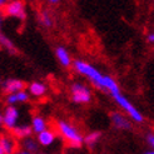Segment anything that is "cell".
Returning <instances> with one entry per match:
<instances>
[{
  "label": "cell",
  "instance_id": "6da1fadb",
  "mask_svg": "<svg viewBox=\"0 0 154 154\" xmlns=\"http://www.w3.org/2000/svg\"><path fill=\"white\" fill-rule=\"evenodd\" d=\"M73 68L79 75L87 78L93 84L94 88H97L100 91H105V85H104L105 74H103L98 68H95L94 65H91L90 63H88L85 60H82V59H75L73 61Z\"/></svg>",
  "mask_w": 154,
  "mask_h": 154
},
{
  "label": "cell",
  "instance_id": "ffe728a7",
  "mask_svg": "<svg viewBox=\"0 0 154 154\" xmlns=\"http://www.w3.org/2000/svg\"><path fill=\"white\" fill-rule=\"evenodd\" d=\"M145 140H147V143L149 144V147L154 150V133H149L147 137H145Z\"/></svg>",
  "mask_w": 154,
  "mask_h": 154
},
{
  "label": "cell",
  "instance_id": "5b68a950",
  "mask_svg": "<svg viewBox=\"0 0 154 154\" xmlns=\"http://www.w3.org/2000/svg\"><path fill=\"white\" fill-rule=\"evenodd\" d=\"M3 13L5 17L18 19L20 21H24L28 17L26 5L23 0H13V2H9L5 5Z\"/></svg>",
  "mask_w": 154,
  "mask_h": 154
},
{
  "label": "cell",
  "instance_id": "4316f807",
  "mask_svg": "<svg viewBox=\"0 0 154 154\" xmlns=\"http://www.w3.org/2000/svg\"><path fill=\"white\" fill-rule=\"evenodd\" d=\"M144 154H154V150H153V149H150V150H147V152H145Z\"/></svg>",
  "mask_w": 154,
  "mask_h": 154
},
{
  "label": "cell",
  "instance_id": "3957f363",
  "mask_svg": "<svg viewBox=\"0 0 154 154\" xmlns=\"http://www.w3.org/2000/svg\"><path fill=\"white\" fill-rule=\"evenodd\" d=\"M112 98L114 99L115 104H117L120 110L123 113H125L128 117L132 119V122L137 123V124H142L144 123V115L143 113L138 109V108L129 100V99L122 93V91H118V93H115L112 95Z\"/></svg>",
  "mask_w": 154,
  "mask_h": 154
},
{
  "label": "cell",
  "instance_id": "4fadbf2b",
  "mask_svg": "<svg viewBox=\"0 0 154 154\" xmlns=\"http://www.w3.org/2000/svg\"><path fill=\"white\" fill-rule=\"evenodd\" d=\"M36 140L39 143L40 147H44V148L51 147L57 140V133L54 132L53 129L48 128L47 130H44V132H42L36 135Z\"/></svg>",
  "mask_w": 154,
  "mask_h": 154
},
{
  "label": "cell",
  "instance_id": "ac0fdd59",
  "mask_svg": "<svg viewBox=\"0 0 154 154\" xmlns=\"http://www.w3.org/2000/svg\"><path fill=\"white\" fill-rule=\"evenodd\" d=\"M102 132H90L88 134L84 135V144L88 145L89 148H93L99 143V140L102 139Z\"/></svg>",
  "mask_w": 154,
  "mask_h": 154
},
{
  "label": "cell",
  "instance_id": "cb8c5ba5",
  "mask_svg": "<svg viewBox=\"0 0 154 154\" xmlns=\"http://www.w3.org/2000/svg\"><path fill=\"white\" fill-rule=\"evenodd\" d=\"M15 154H33V153H29V152H26L24 149H18L17 152H15Z\"/></svg>",
  "mask_w": 154,
  "mask_h": 154
},
{
  "label": "cell",
  "instance_id": "52a82bcc",
  "mask_svg": "<svg viewBox=\"0 0 154 154\" xmlns=\"http://www.w3.org/2000/svg\"><path fill=\"white\" fill-rule=\"evenodd\" d=\"M110 123H112V125L115 129L127 132V130L132 129V123L133 122L125 113H123V112H112L110 113Z\"/></svg>",
  "mask_w": 154,
  "mask_h": 154
},
{
  "label": "cell",
  "instance_id": "7a4b0ae2",
  "mask_svg": "<svg viewBox=\"0 0 154 154\" xmlns=\"http://www.w3.org/2000/svg\"><path fill=\"white\" fill-rule=\"evenodd\" d=\"M57 129L60 137L73 148H80L84 144V135L74 124L69 123L64 119L57 120Z\"/></svg>",
  "mask_w": 154,
  "mask_h": 154
},
{
  "label": "cell",
  "instance_id": "f546056e",
  "mask_svg": "<svg viewBox=\"0 0 154 154\" xmlns=\"http://www.w3.org/2000/svg\"><path fill=\"white\" fill-rule=\"evenodd\" d=\"M153 2H154V0H153Z\"/></svg>",
  "mask_w": 154,
  "mask_h": 154
},
{
  "label": "cell",
  "instance_id": "5bb4252c",
  "mask_svg": "<svg viewBox=\"0 0 154 154\" xmlns=\"http://www.w3.org/2000/svg\"><path fill=\"white\" fill-rule=\"evenodd\" d=\"M30 127H32L33 132L38 135L39 133L44 132L49 128V124H48V120L45 119L43 115H34L32 118V123H30Z\"/></svg>",
  "mask_w": 154,
  "mask_h": 154
},
{
  "label": "cell",
  "instance_id": "8992f818",
  "mask_svg": "<svg viewBox=\"0 0 154 154\" xmlns=\"http://www.w3.org/2000/svg\"><path fill=\"white\" fill-rule=\"evenodd\" d=\"M3 114H4V128L11 132L18 125L20 112L15 105H6L5 109L3 110Z\"/></svg>",
  "mask_w": 154,
  "mask_h": 154
},
{
  "label": "cell",
  "instance_id": "7c38bea8",
  "mask_svg": "<svg viewBox=\"0 0 154 154\" xmlns=\"http://www.w3.org/2000/svg\"><path fill=\"white\" fill-rule=\"evenodd\" d=\"M55 58L58 60V63L63 66V68H70L73 65V59L69 50L63 47V45H59L55 48Z\"/></svg>",
  "mask_w": 154,
  "mask_h": 154
},
{
  "label": "cell",
  "instance_id": "603a6c76",
  "mask_svg": "<svg viewBox=\"0 0 154 154\" xmlns=\"http://www.w3.org/2000/svg\"><path fill=\"white\" fill-rule=\"evenodd\" d=\"M4 13L3 11H0V30H2V26H3V21H4Z\"/></svg>",
  "mask_w": 154,
  "mask_h": 154
},
{
  "label": "cell",
  "instance_id": "e0dca14e",
  "mask_svg": "<svg viewBox=\"0 0 154 154\" xmlns=\"http://www.w3.org/2000/svg\"><path fill=\"white\" fill-rule=\"evenodd\" d=\"M20 145H21V149H24V150H26L29 153H33V154L39 152V147H40L39 143H38V140L34 139V138H32V137L23 139Z\"/></svg>",
  "mask_w": 154,
  "mask_h": 154
},
{
  "label": "cell",
  "instance_id": "2e32d148",
  "mask_svg": "<svg viewBox=\"0 0 154 154\" xmlns=\"http://www.w3.org/2000/svg\"><path fill=\"white\" fill-rule=\"evenodd\" d=\"M0 47L5 49L9 54H14V55L18 54V49L15 47V44L13 43V40L8 35H5L2 30H0Z\"/></svg>",
  "mask_w": 154,
  "mask_h": 154
},
{
  "label": "cell",
  "instance_id": "44dd1931",
  "mask_svg": "<svg viewBox=\"0 0 154 154\" xmlns=\"http://www.w3.org/2000/svg\"><path fill=\"white\" fill-rule=\"evenodd\" d=\"M147 42L149 44H154V32H150L148 35H147Z\"/></svg>",
  "mask_w": 154,
  "mask_h": 154
},
{
  "label": "cell",
  "instance_id": "ba28073f",
  "mask_svg": "<svg viewBox=\"0 0 154 154\" xmlns=\"http://www.w3.org/2000/svg\"><path fill=\"white\" fill-rule=\"evenodd\" d=\"M0 85H2V90L4 91V94H6V95L13 94V93H18V91H21V90H25L28 87L24 80L17 79V78L4 79Z\"/></svg>",
  "mask_w": 154,
  "mask_h": 154
},
{
  "label": "cell",
  "instance_id": "d6986e66",
  "mask_svg": "<svg viewBox=\"0 0 154 154\" xmlns=\"http://www.w3.org/2000/svg\"><path fill=\"white\" fill-rule=\"evenodd\" d=\"M38 20H39L40 25L43 28H45V29H50L54 25L53 17H51V15L48 11H45V10H43V11L39 13V15H38Z\"/></svg>",
  "mask_w": 154,
  "mask_h": 154
},
{
  "label": "cell",
  "instance_id": "83f0119b",
  "mask_svg": "<svg viewBox=\"0 0 154 154\" xmlns=\"http://www.w3.org/2000/svg\"><path fill=\"white\" fill-rule=\"evenodd\" d=\"M0 154H4V150H3V148L0 147Z\"/></svg>",
  "mask_w": 154,
  "mask_h": 154
},
{
  "label": "cell",
  "instance_id": "30bf717a",
  "mask_svg": "<svg viewBox=\"0 0 154 154\" xmlns=\"http://www.w3.org/2000/svg\"><path fill=\"white\" fill-rule=\"evenodd\" d=\"M30 94L28 93V90H21L18 91V93H13V94H8L5 97V103L6 105H15L17 106L18 104H25L30 100Z\"/></svg>",
  "mask_w": 154,
  "mask_h": 154
},
{
  "label": "cell",
  "instance_id": "7402d4cb",
  "mask_svg": "<svg viewBox=\"0 0 154 154\" xmlns=\"http://www.w3.org/2000/svg\"><path fill=\"white\" fill-rule=\"evenodd\" d=\"M60 2L61 0H47V3L49 5H58V4H60Z\"/></svg>",
  "mask_w": 154,
  "mask_h": 154
},
{
  "label": "cell",
  "instance_id": "9c48e42d",
  "mask_svg": "<svg viewBox=\"0 0 154 154\" xmlns=\"http://www.w3.org/2000/svg\"><path fill=\"white\" fill-rule=\"evenodd\" d=\"M0 147L3 148L4 154H15L17 152V138H15L11 133L8 134V133H3L0 134Z\"/></svg>",
  "mask_w": 154,
  "mask_h": 154
},
{
  "label": "cell",
  "instance_id": "8fae6325",
  "mask_svg": "<svg viewBox=\"0 0 154 154\" xmlns=\"http://www.w3.org/2000/svg\"><path fill=\"white\" fill-rule=\"evenodd\" d=\"M28 93L30 94V97L33 98H43L45 94L48 93V87L47 84L39 82V80H34V82H30L26 87Z\"/></svg>",
  "mask_w": 154,
  "mask_h": 154
},
{
  "label": "cell",
  "instance_id": "277c9868",
  "mask_svg": "<svg viewBox=\"0 0 154 154\" xmlns=\"http://www.w3.org/2000/svg\"><path fill=\"white\" fill-rule=\"evenodd\" d=\"M70 98L74 104L84 105L89 104L93 99V94L88 85L82 82H74L70 85Z\"/></svg>",
  "mask_w": 154,
  "mask_h": 154
},
{
  "label": "cell",
  "instance_id": "9a60e30c",
  "mask_svg": "<svg viewBox=\"0 0 154 154\" xmlns=\"http://www.w3.org/2000/svg\"><path fill=\"white\" fill-rule=\"evenodd\" d=\"M33 129L30 125L28 124H18L17 127H15L13 130H11V134L17 138V139H25V138H29L33 135Z\"/></svg>",
  "mask_w": 154,
  "mask_h": 154
},
{
  "label": "cell",
  "instance_id": "484cf974",
  "mask_svg": "<svg viewBox=\"0 0 154 154\" xmlns=\"http://www.w3.org/2000/svg\"><path fill=\"white\" fill-rule=\"evenodd\" d=\"M9 3V0H0V9L2 8H5V5Z\"/></svg>",
  "mask_w": 154,
  "mask_h": 154
},
{
  "label": "cell",
  "instance_id": "d4e9b609",
  "mask_svg": "<svg viewBox=\"0 0 154 154\" xmlns=\"http://www.w3.org/2000/svg\"><path fill=\"white\" fill-rule=\"evenodd\" d=\"M0 127H4V114L0 112Z\"/></svg>",
  "mask_w": 154,
  "mask_h": 154
},
{
  "label": "cell",
  "instance_id": "f1b7e54d",
  "mask_svg": "<svg viewBox=\"0 0 154 154\" xmlns=\"http://www.w3.org/2000/svg\"><path fill=\"white\" fill-rule=\"evenodd\" d=\"M38 154H47V153H38Z\"/></svg>",
  "mask_w": 154,
  "mask_h": 154
}]
</instances>
